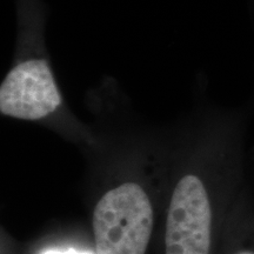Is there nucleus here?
I'll return each mask as SVG.
<instances>
[{"instance_id":"4","label":"nucleus","mask_w":254,"mask_h":254,"mask_svg":"<svg viewBox=\"0 0 254 254\" xmlns=\"http://www.w3.org/2000/svg\"><path fill=\"white\" fill-rule=\"evenodd\" d=\"M44 254H91L87 252H78L75 250H67L65 252H59V251H49V252L44 253Z\"/></svg>"},{"instance_id":"1","label":"nucleus","mask_w":254,"mask_h":254,"mask_svg":"<svg viewBox=\"0 0 254 254\" xmlns=\"http://www.w3.org/2000/svg\"><path fill=\"white\" fill-rule=\"evenodd\" d=\"M13 60L0 85L2 116L43 122L59 112L64 98L45 43L46 9L41 0H15Z\"/></svg>"},{"instance_id":"2","label":"nucleus","mask_w":254,"mask_h":254,"mask_svg":"<svg viewBox=\"0 0 254 254\" xmlns=\"http://www.w3.org/2000/svg\"><path fill=\"white\" fill-rule=\"evenodd\" d=\"M153 220L150 199L138 184L126 183L109 190L93 213L97 254H145Z\"/></svg>"},{"instance_id":"3","label":"nucleus","mask_w":254,"mask_h":254,"mask_svg":"<svg viewBox=\"0 0 254 254\" xmlns=\"http://www.w3.org/2000/svg\"><path fill=\"white\" fill-rule=\"evenodd\" d=\"M211 198L202 180L189 174L177 184L167 214L165 254H209Z\"/></svg>"},{"instance_id":"5","label":"nucleus","mask_w":254,"mask_h":254,"mask_svg":"<svg viewBox=\"0 0 254 254\" xmlns=\"http://www.w3.org/2000/svg\"><path fill=\"white\" fill-rule=\"evenodd\" d=\"M234 254H254V251L243 250V251H239V252H237V253H234Z\"/></svg>"}]
</instances>
